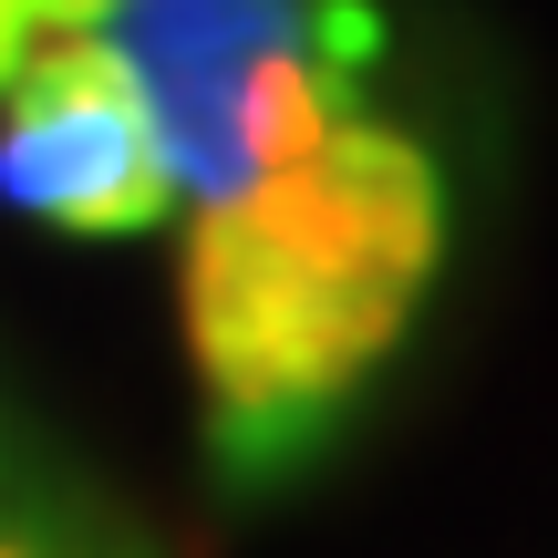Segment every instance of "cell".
Returning <instances> with one entry per match:
<instances>
[{"label":"cell","mask_w":558,"mask_h":558,"mask_svg":"<svg viewBox=\"0 0 558 558\" xmlns=\"http://www.w3.org/2000/svg\"><path fill=\"white\" fill-rule=\"evenodd\" d=\"M445 269V166L403 124H341L311 166L186 228V362L207 486L290 497L341 445L352 403L403 352Z\"/></svg>","instance_id":"1"},{"label":"cell","mask_w":558,"mask_h":558,"mask_svg":"<svg viewBox=\"0 0 558 558\" xmlns=\"http://www.w3.org/2000/svg\"><path fill=\"white\" fill-rule=\"evenodd\" d=\"M156 114L186 207H239L352 124L383 62V0H124L104 32Z\"/></svg>","instance_id":"2"},{"label":"cell","mask_w":558,"mask_h":558,"mask_svg":"<svg viewBox=\"0 0 558 558\" xmlns=\"http://www.w3.org/2000/svg\"><path fill=\"white\" fill-rule=\"evenodd\" d=\"M0 207L62 239H145L177 207L156 114L104 32H41L21 94L0 104Z\"/></svg>","instance_id":"3"},{"label":"cell","mask_w":558,"mask_h":558,"mask_svg":"<svg viewBox=\"0 0 558 558\" xmlns=\"http://www.w3.org/2000/svg\"><path fill=\"white\" fill-rule=\"evenodd\" d=\"M62 476H41L32 465V445H21V424H11V403H0V527H32V518H62Z\"/></svg>","instance_id":"4"},{"label":"cell","mask_w":558,"mask_h":558,"mask_svg":"<svg viewBox=\"0 0 558 558\" xmlns=\"http://www.w3.org/2000/svg\"><path fill=\"white\" fill-rule=\"evenodd\" d=\"M11 558H145L124 527H104L94 507H62V518H41V527H21Z\"/></svg>","instance_id":"5"},{"label":"cell","mask_w":558,"mask_h":558,"mask_svg":"<svg viewBox=\"0 0 558 558\" xmlns=\"http://www.w3.org/2000/svg\"><path fill=\"white\" fill-rule=\"evenodd\" d=\"M32 52H41V11H32V0H0V104L21 94Z\"/></svg>","instance_id":"6"},{"label":"cell","mask_w":558,"mask_h":558,"mask_svg":"<svg viewBox=\"0 0 558 558\" xmlns=\"http://www.w3.org/2000/svg\"><path fill=\"white\" fill-rule=\"evenodd\" d=\"M32 11H41V32H114L124 0H32Z\"/></svg>","instance_id":"7"}]
</instances>
